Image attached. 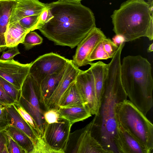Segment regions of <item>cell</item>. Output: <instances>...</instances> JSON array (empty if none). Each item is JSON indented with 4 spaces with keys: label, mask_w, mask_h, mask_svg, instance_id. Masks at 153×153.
<instances>
[{
    "label": "cell",
    "mask_w": 153,
    "mask_h": 153,
    "mask_svg": "<svg viewBox=\"0 0 153 153\" xmlns=\"http://www.w3.org/2000/svg\"><path fill=\"white\" fill-rule=\"evenodd\" d=\"M46 6L48 19L35 30H39L56 45L73 48L96 27L93 13L81 3L59 0Z\"/></svg>",
    "instance_id": "6da1fadb"
},
{
    "label": "cell",
    "mask_w": 153,
    "mask_h": 153,
    "mask_svg": "<svg viewBox=\"0 0 153 153\" xmlns=\"http://www.w3.org/2000/svg\"><path fill=\"white\" fill-rule=\"evenodd\" d=\"M121 56L117 54L107 64L100 106L92 120L93 136L111 153H117L114 142L117 125L115 106L128 97L121 81Z\"/></svg>",
    "instance_id": "7a4b0ae2"
},
{
    "label": "cell",
    "mask_w": 153,
    "mask_h": 153,
    "mask_svg": "<svg viewBox=\"0 0 153 153\" xmlns=\"http://www.w3.org/2000/svg\"><path fill=\"white\" fill-rule=\"evenodd\" d=\"M120 76L129 100L146 116L153 105L151 63L140 55L126 56L121 64Z\"/></svg>",
    "instance_id": "3957f363"
},
{
    "label": "cell",
    "mask_w": 153,
    "mask_h": 153,
    "mask_svg": "<svg viewBox=\"0 0 153 153\" xmlns=\"http://www.w3.org/2000/svg\"><path fill=\"white\" fill-rule=\"evenodd\" d=\"M116 34L123 36L126 42L142 37L153 39V9L144 0H127L111 16Z\"/></svg>",
    "instance_id": "277c9868"
},
{
    "label": "cell",
    "mask_w": 153,
    "mask_h": 153,
    "mask_svg": "<svg viewBox=\"0 0 153 153\" xmlns=\"http://www.w3.org/2000/svg\"><path fill=\"white\" fill-rule=\"evenodd\" d=\"M115 112L117 123L152 152L153 125L146 116L127 99L116 104Z\"/></svg>",
    "instance_id": "5b68a950"
},
{
    "label": "cell",
    "mask_w": 153,
    "mask_h": 153,
    "mask_svg": "<svg viewBox=\"0 0 153 153\" xmlns=\"http://www.w3.org/2000/svg\"><path fill=\"white\" fill-rule=\"evenodd\" d=\"M17 102L33 119L42 136L45 123L44 114L46 109L41 101L39 84L29 74L22 86Z\"/></svg>",
    "instance_id": "8992f818"
},
{
    "label": "cell",
    "mask_w": 153,
    "mask_h": 153,
    "mask_svg": "<svg viewBox=\"0 0 153 153\" xmlns=\"http://www.w3.org/2000/svg\"><path fill=\"white\" fill-rule=\"evenodd\" d=\"M69 60L57 53L45 54L31 62L29 74L39 84L47 76L64 68Z\"/></svg>",
    "instance_id": "52a82bcc"
},
{
    "label": "cell",
    "mask_w": 153,
    "mask_h": 153,
    "mask_svg": "<svg viewBox=\"0 0 153 153\" xmlns=\"http://www.w3.org/2000/svg\"><path fill=\"white\" fill-rule=\"evenodd\" d=\"M72 126L68 121L62 118L56 123H45L42 137L58 153H65Z\"/></svg>",
    "instance_id": "ba28073f"
},
{
    "label": "cell",
    "mask_w": 153,
    "mask_h": 153,
    "mask_svg": "<svg viewBox=\"0 0 153 153\" xmlns=\"http://www.w3.org/2000/svg\"><path fill=\"white\" fill-rule=\"evenodd\" d=\"M106 37L100 28H93L77 46L72 60L74 64L78 68L91 64L88 60L91 53L98 43Z\"/></svg>",
    "instance_id": "9c48e42d"
},
{
    "label": "cell",
    "mask_w": 153,
    "mask_h": 153,
    "mask_svg": "<svg viewBox=\"0 0 153 153\" xmlns=\"http://www.w3.org/2000/svg\"><path fill=\"white\" fill-rule=\"evenodd\" d=\"M75 81L85 104L92 115H97L100 106L96 97L93 77L90 68L84 71L81 70Z\"/></svg>",
    "instance_id": "30bf717a"
},
{
    "label": "cell",
    "mask_w": 153,
    "mask_h": 153,
    "mask_svg": "<svg viewBox=\"0 0 153 153\" xmlns=\"http://www.w3.org/2000/svg\"><path fill=\"white\" fill-rule=\"evenodd\" d=\"M31 62L21 64L13 59H0V76L20 90L22 86L29 74Z\"/></svg>",
    "instance_id": "8fae6325"
},
{
    "label": "cell",
    "mask_w": 153,
    "mask_h": 153,
    "mask_svg": "<svg viewBox=\"0 0 153 153\" xmlns=\"http://www.w3.org/2000/svg\"><path fill=\"white\" fill-rule=\"evenodd\" d=\"M92 120L85 127L77 131L79 134L70 152L76 153H111L105 149L93 136Z\"/></svg>",
    "instance_id": "7c38bea8"
},
{
    "label": "cell",
    "mask_w": 153,
    "mask_h": 153,
    "mask_svg": "<svg viewBox=\"0 0 153 153\" xmlns=\"http://www.w3.org/2000/svg\"><path fill=\"white\" fill-rule=\"evenodd\" d=\"M114 142L117 153H151L136 138L118 123Z\"/></svg>",
    "instance_id": "4fadbf2b"
},
{
    "label": "cell",
    "mask_w": 153,
    "mask_h": 153,
    "mask_svg": "<svg viewBox=\"0 0 153 153\" xmlns=\"http://www.w3.org/2000/svg\"><path fill=\"white\" fill-rule=\"evenodd\" d=\"M80 70L74 64L72 60H69L64 73L57 87L45 102L46 111L59 108L58 104L61 97L71 84L75 81Z\"/></svg>",
    "instance_id": "5bb4252c"
},
{
    "label": "cell",
    "mask_w": 153,
    "mask_h": 153,
    "mask_svg": "<svg viewBox=\"0 0 153 153\" xmlns=\"http://www.w3.org/2000/svg\"><path fill=\"white\" fill-rule=\"evenodd\" d=\"M16 4L12 12L10 23L19 21L30 16L40 14L47 4L39 0H16Z\"/></svg>",
    "instance_id": "9a60e30c"
},
{
    "label": "cell",
    "mask_w": 153,
    "mask_h": 153,
    "mask_svg": "<svg viewBox=\"0 0 153 153\" xmlns=\"http://www.w3.org/2000/svg\"><path fill=\"white\" fill-rule=\"evenodd\" d=\"M6 109L9 126L14 127L25 133L31 139L34 144L40 136L22 118L13 104L6 106Z\"/></svg>",
    "instance_id": "2e32d148"
},
{
    "label": "cell",
    "mask_w": 153,
    "mask_h": 153,
    "mask_svg": "<svg viewBox=\"0 0 153 153\" xmlns=\"http://www.w3.org/2000/svg\"><path fill=\"white\" fill-rule=\"evenodd\" d=\"M16 4V0H0V52L7 48L5 34Z\"/></svg>",
    "instance_id": "e0dca14e"
},
{
    "label": "cell",
    "mask_w": 153,
    "mask_h": 153,
    "mask_svg": "<svg viewBox=\"0 0 153 153\" xmlns=\"http://www.w3.org/2000/svg\"><path fill=\"white\" fill-rule=\"evenodd\" d=\"M119 47L110 39L106 37L96 46L89 57L88 61L91 64L92 62L95 60L112 58Z\"/></svg>",
    "instance_id": "ac0fdd59"
},
{
    "label": "cell",
    "mask_w": 153,
    "mask_h": 153,
    "mask_svg": "<svg viewBox=\"0 0 153 153\" xmlns=\"http://www.w3.org/2000/svg\"><path fill=\"white\" fill-rule=\"evenodd\" d=\"M90 65L89 68L93 77L96 97L100 107L103 94L105 76L107 64L99 61L92 63Z\"/></svg>",
    "instance_id": "d6986e66"
},
{
    "label": "cell",
    "mask_w": 153,
    "mask_h": 153,
    "mask_svg": "<svg viewBox=\"0 0 153 153\" xmlns=\"http://www.w3.org/2000/svg\"><path fill=\"white\" fill-rule=\"evenodd\" d=\"M59 111L60 117L68 121L72 125L92 116L89 109L85 105L70 107H59Z\"/></svg>",
    "instance_id": "ffe728a7"
},
{
    "label": "cell",
    "mask_w": 153,
    "mask_h": 153,
    "mask_svg": "<svg viewBox=\"0 0 153 153\" xmlns=\"http://www.w3.org/2000/svg\"><path fill=\"white\" fill-rule=\"evenodd\" d=\"M66 67L59 71L47 76L39 84L41 101L45 107L46 100L57 87L64 73Z\"/></svg>",
    "instance_id": "44dd1931"
},
{
    "label": "cell",
    "mask_w": 153,
    "mask_h": 153,
    "mask_svg": "<svg viewBox=\"0 0 153 153\" xmlns=\"http://www.w3.org/2000/svg\"><path fill=\"white\" fill-rule=\"evenodd\" d=\"M85 105L83 97L74 81L71 84L61 97L58 107L65 108L77 106Z\"/></svg>",
    "instance_id": "7402d4cb"
},
{
    "label": "cell",
    "mask_w": 153,
    "mask_h": 153,
    "mask_svg": "<svg viewBox=\"0 0 153 153\" xmlns=\"http://www.w3.org/2000/svg\"><path fill=\"white\" fill-rule=\"evenodd\" d=\"M29 32L23 28L18 21L9 23L5 34L7 48H10L22 43L25 36Z\"/></svg>",
    "instance_id": "603a6c76"
},
{
    "label": "cell",
    "mask_w": 153,
    "mask_h": 153,
    "mask_svg": "<svg viewBox=\"0 0 153 153\" xmlns=\"http://www.w3.org/2000/svg\"><path fill=\"white\" fill-rule=\"evenodd\" d=\"M5 130L26 153H33L34 144L27 135L12 126H9Z\"/></svg>",
    "instance_id": "cb8c5ba5"
},
{
    "label": "cell",
    "mask_w": 153,
    "mask_h": 153,
    "mask_svg": "<svg viewBox=\"0 0 153 153\" xmlns=\"http://www.w3.org/2000/svg\"><path fill=\"white\" fill-rule=\"evenodd\" d=\"M43 38L35 32H30L25 36L22 43L26 50H29L34 46L42 44Z\"/></svg>",
    "instance_id": "d4e9b609"
},
{
    "label": "cell",
    "mask_w": 153,
    "mask_h": 153,
    "mask_svg": "<svg viewBox=\"0 0 153 153\" xmlns=\"http://www.w3.org/2000/svg\"><path fill=\"white\" fill-rule=\"evenodd\" d=\"M13 105L21 116L33 130L39 136L41 137L38 126L31 116L17 102H16Z\"/></svg>",
    "instance_id": "484cf974"
},
{
    "label": "cell",
    "mask_w": 153,
    "mask_h": 153,
    "mask_svg": "<svg viewBox=\"0 0 153 153\" xmlns=\"http://www.w3.org/2000/svg\"><path fill=\"white\" fill-rule=\"evenodd\" d=\"M0 85L9 96L16 102L18 101L20 90L17 89L11 83L0 76Z\"/></svg>",
    "instance_id": "4316f807"
},
{
    "label": "cell",
    "mask_w": 153,
    "mask_h": 153,
    "mask_svg": "<svg viewBox=\"0 0 153 153\" xmlns=\"http://www.w3.org/2000/svg\"><path fill=\"white\" fill-rule=\"evenodd\" d=\"M33 153H58L52 149L42 137H40L34 144Z\"/></svg>",
    "instance_id": "83f0119b"
},
{
    "label": "cell",
    "mask_w": 153,
    "mask_h": 153,
    "mask_svg": "<svg viewBox=\"0 0 153 153\" xmlns=\"http://www.w3.org/2000/svg\"><path fill=\"white\" fill-rule=\"evenodd\" d=\"M40 15L27 16L20 19L18 22L25 29L30 32L32 31L38 21Z\"/></svg>",
    "instance_id": "f1b7e54d"
},
{
    "label": "cell",
    "mask_w": 153,
    "mask_h": 153,
    "mask_svg": "<svg viewBox=\"0 0 153 153\" xmlns=\"http://www.w3.org/2000/svg\"><path fill=\"white\" fill-rule=\"evenodd\" d=\"M5 131L7 138V149L8 153H26L5 130Z\"/></svg>",
    "instance_id": "f546056e"
},
{
    "label": "cell",
    "mask_w": 153,
    "mask_h": 153,
    "mask_svg": "<svg viewBox=\"0 0 153 153\" xmlns=\"http://www.w3.org/2000/svg\"><path fill=\"white\" fill-rule=\"evenodd\" d=\"M59 108H52L45 111L44 117L45 123H56L61 118L59 117Z\"/></svg>",
    "instance_id": "4dcf8cb0"
},
{
    "label": "cell",
    "mask_w": 153,
    "mask_h": 153,
    "mask_svg": "<svg viewBox=\"0 0 153 153\" xmlns=\"http://www.w3.org/2000/svg\"><path fill=\"white\" fill-rule=\"evenodd\" d=\"M7 51H3L0 58L2 60H7L13 59V57L16 55L20 53L18 46L9 48Z\"/></svg>",
    "instance_id": "1f68e13d"
},
{
    "label": "cell",
    "mask_w": 153,
    "mask_h": 153,
    "mask_svg": "<svg viewBox=\"0 0 153 153\" xmlns=\"http://www.w3.org/2000/svg\"><path fill=\"white\" fill-rule=\"evenodd\" d=\"M16 101L9 96L0 85V105L4 106L14 104Z\"/></svg>",
    "instance_id": "d6a6232c"
},
{
    "label": "cell",
    "mask_w": 153,
    "mask_h": 153,
    "mask_svg": "<svg viewBox=\"0 0 153 153\" xmlns=\"http://www.w3.org/2000/svg\"><path fill=\"white\" fill-rule=\"evenodd\" d=\"M8 126L6 106L0 105V131L5 130Z\"/></svg>",
    "instance_id": "836d02e7"
},
{
    "label": "cell",
    "mask_w": 153,
    "mask_h": 153,
    "mask_svg": "<svg viewBox=\"0 0 153 153\" xmlns=\"http://www.w3.org/2000/svg\"><path fill=\"white\" fill-rule=\"evenodd\" d=\"M0 153H8L5 130L0 131Z\"/></svg>",
    "instance_id": "e575fe53"
},
{
    "label": "cell",
    "mask_w": 153,
    "mask_h": 153,
    "mask_svg": "<svg viewBox=\"0 0 153 153\" xmlns=\"http://www.w3.org/2000/svg\"><path fill=\"white\" fill-rule=\"evenodd\" d=\"M112 41L115 45L118 46L121 43L126 42L124 38L119 34H116L112 38Z\"/></svg>",
    "instance_id": "d590c367"
},
{
    "label": "cell",
    "mask_w": 153,
    "mask_h": 153,
    "mask_svg": "<svg viewBox=\"0 0 153 153\" xmlns=\"http://www.w3.org/2000/svg\"><path fill=\"white\" fill-rule=\"evenodd\" d=\"M147 51L149 53H150L153 51V43L149 45V47L147 49Z\"/></svg>",
    "instance_id": "8d00e7d4"
},
{
    "label": "cell",
    "mask_w": 153,
    "mask_h": 153,
    "mask_svg": "<svg viewBox=\"0 0 153 153\" xmlns=\"http://www.w3.org/2000/svg\"><path fill=\"white\" fill-rule=\"evenodd\" d=\"M74 3H80L81 1L82 0H62Z\"/></svg>",
    "instance_id": "74e56055"
},
{
    "label": "cell",
    "mask_w": 153,
    "mask_h": 153,
    "mask_svg": "<svg viewBox=\"0 0 153 153\" xmlns=\"http://www.w3.org/2000/svg\"><path fill=\"white\" fill-rule=\"evenodd\" d=\"M147 3L149 5L151 8H153V0H147Z\"/></svg>",
    "instance_id": "f35d334b"
}]
</instances>
